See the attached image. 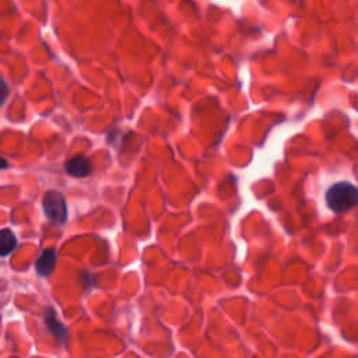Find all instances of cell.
<instances>
[{
	"mask_svg": "<svg viewBox=\"0 0 358 358\" xmlns=\"http://www.w3.org/2000/svg\"><path fill=\"white\" fill-rule=\"evenodd\" d=\"M358 201L357 187L350 182H337L326 192L327 207L334 213H345Z\"/></svg>",
	"mask_w": 358,
	"mask_h": 358,
	"instance_id": "obj_1",
	"label": "cell"
},
{
	"mask_svg": "<svg viewBox=\"0 0 358 358\" xmlns=\"http://www.w3.org/2000/svg\"><path fill=\"white\" fill-rule=\"evenodd\" d=\"M7 94H8V88H7V84L3 81V80H0V105L6 101V98H7Z\"/></svg>",
	"mask_w": 358,
	"mask_h": 358,
	"instance_id": "obj_7",
	"label": "cell"
},
{
	"mask_svg": "<svg viewBox=\"0 0 358 358\" xmlns=\"http://www.w3.org/2000/svg\"><path fill=\"white\" fill-rule=\"evenodd\" d=\"M17 246V238L10 229L0 231V256L10 255Z\"/></svg>",
	"mask_w": 358,
	"mask_h": 358,
	"instance_id": "obj_6",
	"label": "cell"
},
{
	"mask_svg": "<svg viewBox=\"0 0 358 358\" xmlns=\"http://www.w3.org/2000/svg\"><path fill=\"white\" fill-rule=\"evenodd\" d=\"M55 264H56V250L49 248L42 252V255L39 256V259L35 263V268L39 275L48 277L53 271Z\"/></svg>",
	"mask_w": 358,
	"mask_h": 358,
	"instance_id": "obj_5",
	"label": "cell"
},
{
	"mask_svg": "<svg viewBox=\"0 0 358 358\" xmlns=\"http://www.w3.org/2000/svg\"><path fill=\"white\" fill-rule=\"evenodd\" d=\"M46 217L55 224H63L67 220V206L63 194L57 190H49L42 200Z\"/></svg>",
	"mask_w": 358,
	"mask_h": 358,
	"instance_id": "obj_2",
	"label": "cell"
},
{
	"mask_svg": "<svg viewBox=\"0 0 358 358\" xmlns=\"http://www.w3.org/2000/svg\"><path fill=\"white\" fill-rule=\"evenodd\" d=\"M45 322H46L49 331L60 341V344H64L66 338H67V329L59 322L55 310L50 306H48L45 309Z\"/></svg>",
	"mask_w": 358,
	"mask_h": 358,
	"instance_id": "obj_4",
	"label": "cell"
},
{
	"mask_svg": "<svg viewBox=\"0 0 358 358\" xmlns=\"http://www.w3.org/2000/svg\"><path fill=\"white\" fill-rule=\"evenodd\" d=\"M6 165H7V161L3 159V158H0V168H4Z\"/></svg>",
	"mask_w": 358,
	"mask_h": 358,
	"instance_id": "obj_8",
	"label": "cell"
},
{
	"mask_svg": "<svg viewBox=\"0 0 358 358\" xmlns=\"http://www.w3.org/2000/svg\"><path fill=\"white\" fill-rule=\"evenodd\" d=\"M64 168L69 175L76 176V178H85L92 172L91 162L85 157H81V155L67 159L64 164Z\"/></svg>",
	"mask_w": 358,
	"mask_h": 358,
	"instance_id": "obj_3",
	"label": "cell"
}]
</instances>
